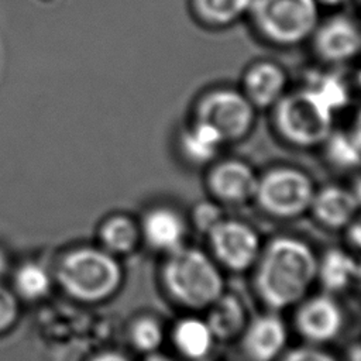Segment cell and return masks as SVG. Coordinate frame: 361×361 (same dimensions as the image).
I'll return each mask as SVG.
<instances>
[{
	"mask_svg": "<svg viewBox=\"0 0 361 361\" xmlns=\"http://www.w3.org/2000/svg\"><path fill=\"white\" fill-rule=\"evenodd\" d=\"M90 361H128V358L126 355L120 354V353H116V351H106V353H102V354L96 355Z\"/></svg>",
	"mask_w": 361,
	"mask_h": 361,
	"instance_id": "cell-30",
	"label": "cell"
},
{
	"mask_svg": "<svg viewBox=\"0 0 361 361\" xmlns=\"http://www.w3.org/2000/svg\"><path fill=\"white\" fill-rule=\"evenodd\" d=\"M254 285L261 302L271 312L299 303L316 281L317 257L303 240L274 237L259 252Z\"/></svg>",
	"mask_w": 361,
	"mask_h": 361,
	"instance_id": "cell-1",
	"label": "cell"
},
{
	"mask_svg": "<svg viewBox=\"0 0 361 361\" xmlns=\"http://www.w3.org/2000/svg\"><path fill=\"white\" fill-rule=\"evenodd\" d=\"M281 361H338L331 354L316 347H299L286 353Z\"/></svg>",
	"mask_w": 361,
	"mask_h": 361,
	"instance_id": "cell-28",
	"label": "cell"
},
{
	"mask_svg": "<svg viewBox=\"0 0 361 361\" xmlns=\"http://www.w3.org/2000/svg\"><path fill=\"white\" fill-rule=\"evenodd\" d=\"M358 261L340 248L327 250L317 259L316 279L327 292H341L347 289L357 278Z\"/></svg>",
	"mask_w": 361,
	"mask_h": 361,
	"instance_id": "cell-19",
	"label": "cell"
},
{
	"mask_svg": "<svg viewBox=\"0 0 361 361\" xmlns=\"http://www.w3.org/2000/svg\"><path fill=\"white\" fill-rule=\"evenodd\" d=\"M319 6H327V7H340L348 0H316Z\"/></svg>",
	"mask_w": 361,
	"mask_h": 361,
	"instance_id": "cell-35",
	"label": "cell"
},
{
	"mask_svg": "<svg viewBox=\"0 0 361 361\" xmlns=\"http://www.w3.org/2000/svg\"><path fill=\"white\" fill-rule=\"evenodd\" d=\"M353 134L355 135V138L358 140V142L361 144V109L358 110L355 120H354V126H353Z\"/></svg>",
	"mask_w": 361,
	"mask_h": 361,
	"instance_id": "cell-32",
	"label": "cell"
},
{
	"mask_svg": "<svg viewBox=\"0 0 361 361\" xmlns=\"http://www.w3.org/2000/svg\"><path fill=\"white\" fill-rule=\"evenodd\" d=\"M309 210L320 224L337 230L345 228L360 207L353 190L338 185H327L316 189Z\"/></svg>",
	"mask_w": 361,
	"mask_h": 361,
	"instance_id": "cell-15",
	"label": "cell"
},
{
	"mask_svg": "<svg viewBox=\"0 0 361 361\" xmlns=\"http://www.w3.org/2000/svg\"><path fill=\"white\" fill-rule=\"evenodd\" d=\"M343 312L330 295L302 299L295 313V327L300 337L312 344L334 340L343 329Z\"/></svg>",
	"mask_w": 361,
	"mask_h": 361,
	"instance_id": "cell-11",
	"label": "cell"
},
{
	"mask_svg": "<svg viewBox=\"0 0 361 361\" xmlns=\"http://www.w3.org/2000/svg\"><path fill=\"white\" fill-rule=\"evenodd\" d=\"M288 75L285 69L268 59L251 63L243 75V93L255 109L274 107L286 93Z\"/></svg>",
	"mask_w": 361,
	"mask_h": 361,
	"instance_id": "cell-13",
	"label": "cell"
},
{
	"mask_svg": "<svg viewBox=\"0 0 361 361\" xmlns=\"http://www.w3.org/2000/svg\"><path fill=\"white\" fill-rule=\"evenodd\" d=\"M252 0H190L196 18L209 27L231 25L248 14Z\"/></svg>",
	"mask_w": 361,
	"mask_h": 361,
	"instance_id": "cell-20",
	"label": "cell"
},
{
	"mask_svg": "<svg viewBox=\"0 0 361 361\" xmlns=\"http://www.w3.org/2000/svg\"><path fill=\"white\" fill-rule=\"evenodd\" d=\"M128 338L137 351L144 354L155 353L164 340L162 324L152 316H141L131 324Z\"/></svg>",
	"mask_w": 361,
	"mask_h": 361,
	"instance_id": "cell-25",
	"label": "cell"
},
{
	"mask_svg": "<svg viewBox=\"0 0 361 361\" xmlns=\"http://www.w3.org/2000/svg\"><path fill=\"white\" fill-rule=\"evenodd\" d=\"M13 283L16 293L23 299L38 300L49 292L52 279L42 265L27 262L16 271Z\"/></svg>",
	"mask_w": 361,
	"mask_h": 361,
	"instance_id": "cell-23",
	"label": "cell"
},
{
	"mask_svg": "<svg viewBox=\"0 0 361 361\" xmlns=\"http://www.w3.org/2000/svg\"><path fill=\"white\" fill-rule=\"evenodd\" d=\"M206 323L212 330L214 340H233L244 331L248 320L247 312L241 300L233 295L223 292L209 307Z\"/></svg>",
	"mask_w": 361,
	"mask_h": 361,
	"instance_id": "cell-17",
	"label": "cell"
},
{
	"mask_svg": "<svg viewBox=\"0 0 361 361\" xmlns=\"http://www.w3.org/2000/svg\"><path fill=\"white\" fill-rule=\"evenodd\" d=\"M355 282L361 286V262H358V268H357V278Z\"/></svg>",
	"mask_w": 361,
	"mask_h": 361,
	"instance_id": "cell-36",
	"label": "cell"
},
{
	"mask_svg": "<svg viewBox=\"0 0 361 361\" xmlns=\"http://www.w3.org/2000/svg\"><path fill=\"white\" fill-rule=\"evenodd\" d=\"M102 248L113 255H124L134 251L141 240L140 224L127 216H113L100 227Z\"/></svg>",
	"mask_w": 361,
	"mask_h": 361,
	"instance_id": "cell-21",
	"label": "cell"
},
{
	"mask_svg": "<svg viewBox=\"0 0 361 361\" xmlns=\"http://www.w3.org/2000/svg\"><path fill=\"white\" fill-rule=\"evenodd\" d=\"M206 234L213 259L226 269L243 272L257 262L261 241L250 224L223 217Z\"/></svg>",
	"mask_w": 361,
	"mask_h": 361,
	"instance_id": "cell-8",
	"label": "cell"
},
{
	"mask_svg": "<svg viewBox=\"0 0 361 361\" xmlns=\"http://www.w3.org/2000/svg\"><path fill=\"white\" fill-rule=\"evenodd\" d=\"M276 313L269 312L252 319L241 333V347L250 361H274L283 351L288 330Z\"/></svg>",
	"mask_w": 361,
	"mask_h": 361,
	"instance_id": "cell-12",
	"label": "cell"
},
{
	"mask_svg": "<svg viewBox=\"0 0 361 361\" xmlns=\"http://www.w3.org/2000/svg\"><path fill=\"white\" fill-rule=\"evenodd\" d=\"M161 278L171 299L192 310L207 309L224 292L217 262L196 247L182 245L168 252Z\"/></svg>",
	"mask_w": 361,
	"mask_h": 361,
	"instance_id": "cell-2",
	"label": "cell"
},
{
	"mask_svg": "<svg viewBox=\"0 0 361 361\" xmlns=\"http://www.w3.org/2000/svg\"><path fill=\"white\" fill-rule=\"evenodd\" d=\"M180 155L195 166L212 164L220 148L224 145L220 134L206 123L193 120L179 134L178 140Z\"/></svg>",
	"mask_w": 361,
	"mask_h": 361,
	"instance_id": "cell-16",
	"label": "cell"
},
{
	"mask_svg": "<svg viewBox=\"0 0 361 361\" xmlns=\"http://www.w3.org/2000/svg\"><path fill=\"white\" fill-rule=\"evenodd\" d=\"M305 87L319 96L333 113L343 110L350 100L347 85L334 73H319Z\"/></svg>",
	"mask_w": 361,
	"mask_h": 361,
	"instance_id": "cell-24",
	"label": "cell"
},
{
	"mask_svg": "<svg viewBox=\"0 0 361 361\" xmlns=\"http://www.w3.org/2000/svg\"><path fill=\"white\" fill-rule=\"evenodd\" d=\"M18 317V300L14 292L0 283V333L8 330Z\"/></svg>",
	"mask_w": 361,
	"mask_h": 361,
	"instance_id": "cell-27",
	"label": "cell"
},
{
	"mask_svg": "<svg viewBox=\"0 0 361 361\" xmlns=\"http://www.w3.org/2000/svg\"><path fill=\"white\" fill-rule=\"evenodd\" d=\"M345 235L350 245L361 250V212L345 227Z\"/></svg>",
	"mask_w": 361,
	"mask_h": 361,
	"instance_id": "cell-29",
	"label": "cell"
},
{
	"mask_svg": "<svg viewBox=\"0 0 361 361\" xmlns=\"http://www.w3.org/2000/svg\"><path fill=\"white\" fill-rule=\"evenodd\" d=\"M316 55L327 63H344L361 52V28L348 16L336 14L312 34Z\"/></svg>",
	"mask_w": 361,
	"mask_h": 361,
	"instance_id": "cell-9",
	"label": "cell"
},
{
	"mask_svg": "<svg viewBox=\"0 0 361 361\" xmlns=\"http://www.w3.org/2000/svg\"><path fill=\"white\" fill-rule=\"evenodd\" d=\"M272 109L276 133L293 147H319L334 130V113L305 86L286 92Z\"/></svg>",
	"mask_w": 361,
	"mask_h": 361,
	"instance_id": "cell-4",
	"label": "cell"
},
{
	"mask_svg": "<svg viewBox=\"0 0 361 361\" xmlns=\"http://www.w3.org/2000/svg\"><path fill=\"white\" fill-rule=\"evenodd\" d=\"M258 176L247 162L224 159L212 164L206 185L214 200L226 204H243L254 200Z\"/></svg>",
	"mask_w": 361,
	"mask_h": 361,
	"instance_id": "cell-10",
	"label": "cell"
},
{
	"mask_svg": "<svg viewBox=\"0 0 361 361\" xmlns=\"http://www.w3.org/2000/svg\"><path fill=\"white\" fill-rule=\"evenodd\" d=\"M171 340L176 351L186 360L204 358L214 344V337L204 319L186 316L175 323Z\"/></svg>",
	"mask_w": 361,
	"mask_h": 361,
	"instance_id": "cell-18",
	"label": "cell"
},
{
	"mask_svg": "<svg viewBox=\"0 0 361 361\" xmlns=\"http://www.w3.org/2000/svg\"><path fill=\"white\" fill-rule=\"evenodd\" d=\"M257 109L241 90L214 87L200 96L195 106V118L213 127L226 142H235L250 134Z\"/></svg>",
	"mask_w": 361,
	"mask_h": 361,
	"instance_id": "cell-7",
	"label": "cell"
},
{
	"mask_svg": "<svg viewBox=\"0 0 361 361\" xmlns=\"http://www.w3.org/2000/svg\"><path fill=\"white\" fill-rule=\"evenodd\" d=\"M188 226L179 212L168 206L149 209L140 224L141 238L148 247L162 252H172L183 245Z\"/></svg>",
	"mask_w": 361,
	"mask_h": 361,
	"instance_id": "cell-14",
	"label": "cell"
},
{
	"mask_svg": "<svg viewBox=\"0 0 361 361\" xmlns=\"http://www.w3.org/2000/svg\"><path fill=\"white\" fill-rule=\"evenodd\" d=\"M56 281L73 299L94 303L117 292L123 282V269L116 255L106 250L80 247L59 261Z\"/></svg>",
	"mask_w": 361,
	"mask_h": 361,
	"instance_id": "cell-3",
	"label": "cell"
},
{
	"mask_svg": "<svg viewBox=\"0 0 361 361\" xmlns=\"http://www.w3.org/2000/svg\"><path fill=\"white\" fill-rule=\"evenodd\" d=\"M144 361H180L178 358H173L171 355H166V354H162V353H151V354H147L145 360Z\"/></svg>",
	"mask_w": 361,
	"mask_h": 361,
	"instance_id": "cell-31",
	"label": "cell"
},
{
	"mask_svg": "<svg viewBox=\"0 0 361 361\" xmlns=\"http://www.w3.org/2000/svg\"><path fill=\"white\" fill-rule=\"evenodd\" d=\"M314 192L316 186L305 171L281 165L258 176L254 200L269 216L293 219L309 210Z\"/></svg>",
	"mask_w": 361,
	"mask_h": 361,
	"instance_id": "cell-6",
	"label": "cell"
},
{
	"mask_svg": "<svg viewBox=\"0 0 361 361\" xmlns=\"http://www.w3.org/2000/svg\"><path fill=\"white\" fill-rule=\"evenodd\" d=\"M223 219L220 207L214 202H200L192 210V221L199 231L207 233L219 220Z\"/></svg>",
	"mask_w": 361,
	"mask_h": 361,
	"instance_id": "cell-26",
	"label": "cell"
},
{
	"mask_svg": "<svg viewBox=\"0 0 361 361\" xmlns=\"http://www.w3.org/2000/svg\"><path fill=\"white\" fill-rule=\"evenodd\" d=\"M353 193H354V197H355V200H357V203H358V207H360V210H361V176L354 182V186H353Z\"/></svg>",
	"mask_w": 361,
	"mask_h": 361,
	"instance_id": "cell-34",
	"label": "cell"
},
{
	"mask_svg": "<svg viewBox=\"0 0 361 361\" xmlns=\"http://www.w3.org/2000/svg\"><path fill=\"white\" fill-rule=\"evenodd\" d=\"M316 0H252L248 16L257 32L278 47L310 38L319 24Z\"/></svg>",
	"mask_w": 361,
	"mask_h": 361,
	"instance_id": "cell-5",
	"label": "cell"
},
{
	"mask_svg": "<svg viewBox=\"0 0 361 361\" xmlns=\"http://www.w3.org/2000/svg\"><path fill=\"white\" fill-rule=\"evenodd\" d=\"M7 269H8L7 257H6V254L0 250V283H1V279L4 278V275L7 274Z\"/></svg>",
	"mask_w": 361,
	"mask_h": 361,
	"instance_id": "cell-33",
	"label": "cell"
},
{
	"mask_svg": "<svg viewBox=\"0 0 361 361\" xmlns=\"http://www.w3.org/2000/svg\"><path fill=\"white\" fill-rule=\"evenodd\" d=\"M322 147L331 166L341 171H353L361 166V144L351 130H333Z\"/></svg>",
	"mask_w": 361,
	"mask_h": 361,
	"instance_id": "cell-22",
	"label": "cell"
}]
</instances>
